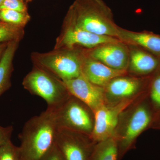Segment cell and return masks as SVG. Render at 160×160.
<instances>
[{"mask_svg": "<svg viewBox=\"0 0 160 160\" xmlns=\"http://www.w3.org/2000/svg\"><path fill=\"white\" fill-rule=\"evenodd\" d=\"M128 70L137 75H147L153 72L159 66V60L150 52L136 46H129Z\"/></svg>", "mask_w": 160, "mask_h": 160, "instance_id": "15", "label": "cell"}, {"mask_svg": "<svg viewBox=\"0 0 160 160\" xmlns=\"http://www.w3.org/2000/svg\"><path fill=\"white\" fill-rule=\"evenodd\" d=\"M86 55L112 69L127 71L129 49L126 44L118 40L104 43L91 49H85Z\"/></svg>", "mask_w": 160, "mask_h": 160, "instance_id": "9", "label": "cell"}, {"mask_svg": "<svg viewBox=\"0 0 160 160\" xmlns=\"http://www.w3.org/2000/svg\"><path fill=\"white\" fill-rule=\"evenodd\" d=\"M42 160H66L61 152L55 146Z\"/></svg>", "mask_w": 160, "mask_h": 160, "instance_id": "24", "label": "cell"}, {"mask_svg": "<svg viewBox=\"0 0 160 160\" xmlns=\"http://www.w3.org/2000/svg\"></svg>", "mask_w": 160, "mask_h": 160, "instance_id": "28", "label": "cell"}, {"mask_svg": "<svg viewBox=\"0 0 160 160\" xmlns=\"http://www.w3.org/2000/svg\"><path fill=\"white\" fill-rule=\"evenodd\" d=\"M8 43H0V59L2 58V55L4 53L5 49L6 48Z\"/></svg>", "mask_w": 160, "mask_h": 160, "instance_id": "25", "label": "cell"}, {"mask_svg": "<svg viewBox=\"0 0 160 160\" xmlns=\"http://www.w3.org/2000/svg\"><path fill=\"white\" fill-rule=\"evenodd\" d=\"M117 139L119 158L131 147L137 138L149 126L152 120L150 110L145 104L139 105L129 113Z\"/></svg>", "mask_w": 160, "mask_h": 160, "instance_id": "8", "label": "cell"}, {"mask_svg": "<svg viewBox=\"0 0 160 160\" xmlns=\"http://www.w3.org/2000/svg\"><path fill=\"white\" fill-rule=\"evenodd\" d=\"M22 85L31 94L42 98L48 107L53 109L58 108L71 95L62 80L36 66L24 78Z\"/></svg>", "mask_w": 160, "mask_h": 160, "instance_id": "4", "label": "cell"}, {"mask_svg": "<svg viewBox=\"0 0 160 160\" xmlns=\"http://www.w3.org/2000/svg\"><path fill=\"white\" fill-rule=\"evenodd\" d=\"M118 142L113 136L96 144L91 160H118Z\"/></svg>", "mask_w": 160, "mask_h": 160, "instance_id": "17", "label": "cell"}, {"mask_svg": "<svg viewBox=\"0 0 160 160\" xmlns=\"http://www.w3.org/2000/svg\"><path fill=\"white\" fill-rule=\"evenodd\" d=\"M3 9L28 12L27 7L23 0H4L0 5V10Z\"/></svg>", "mask_w": 160, "mask_h": 160, "instance_id": "22", "label": "cell"}, {"mask_svg": "<svg viewBox=\"0 0 160 160\" xmlns=\"http://www.w3.org/2000/svg\"><path fill=\"white\" fill-rule=\"evenodd\" d=\"M63 26L117 38L119 27L115 22L111 9L103 0H75L67 12Z\"/></svg>", "mask_w": 160, "mask_h": 160, "instance_id": "2", "label": "cell"}, {"mask_svg": "<svg viewBox=\"0 0 160 160\" xmlns=\"http://www.w3.org/2000/svg\"><path fill=\"white\" fill-rule=\"evenodd\" d=\"M30 19L28 12L11 9L0 10V21L10 25L24 28Z\"/></svg>", "mask_w": 160, "mask_h": 160, "instance_id": "18", "label": "cell"}, {"mask_svg": "<svg viewBox=\"0 0 160 160\" xmlns=\"http://www.w3.org/2000/svg\"><path fill=\"white\" fill-rule=\"evenodd\" d=\"M63 82L70 95L82 101L93 112L106 104L104 87L91 82L82 74Z\"/></svg>", "mask_w": 160, "mask_h": 160, "instance_id": "11", "label": "cell"}, {"mask_svg": "<svg viewBox=\"0 0 160 160\" xmlns=\"http://www.w3.org/2000/svg\"><path fill=\"white\" fill-rule=\"evenodd\" d=\"M118 38L127 46L139 47L160 57V35L148 31L135 32L119 27Z\"/></svg>", "mask_w": 160, "mask_h": 160, "instance_id": "13", "label": "cell"}, {"mask_svg": "<svg viewBox=\"0 0 160 160\" xmlns=\"http://www.w3.org/2000/svg\"><path fill=\"white\" fill-rule=\"evenodd\" d=\"M86 58L85 49L81 48H61L49 52L31 54L34 66L49 72L62 81L75 78L82 74Z\"/></svg>", "mask_w": 160, "mask_h": 160, "instance_id": "3", "label": "cell"}, {"mask_svg": "<svg viewBox=\"0 0 160 160\" xmlns=\"http://www.w3.org/2000/svg\"><path fill=\"white\" fill-rule=\"evenodd\" d=\"M3 1H4V0H0V5H1V4L2 2Z\"/></svg>", "mask_w": 160, "mask_h": 160, "instance_id": "26", "label": "cell"}, {"mask_svg": "<svg viewBox=\"0 0 160 160\" xmlns=\"http://www.w3.org/2000/svg\"><path fill=\"white\" fill-rule=\"evenodd\" d=\"M27 1H31V0H27Z\"/></svg>", "mask_w": 160, "mask_h": 160, "instance_id": "27", "label": "cell"}, {"mask_svg": "<svg viewBox=\"0 0 160 160\" xmlns=\"http://www.w3.org/2000/svg\"><path fill=\"white\" fill-rule=\"evenodd\" d=\"M143 81L139 78L124 76L113 78L105 87L106 99L119 102L131 99L141 90Z\"/></svg>", "mask_w": 160, "mask_h": 160, "instance_id": "12", "label": "cell"}, {"mask_svg": "<svg viewBox=\"0 0 160 160\" xmlns=\"http://www.w3.org/2000/svg\"><path fill=\"white\" fill-rule=\"evenodd\" d=\"M82 72L83 75L89 82L97 86L105 87L112 80L125 75L127 71L112 69L99 61L86 55Z\"/></svg>", "mask_w": 160, "mask_h": 160, "instance_id": "14", "label": "cell"}, {"mask_svg": "<svg viewBox=\"0 0 160 160\" xmlns=\"http://www.w3.org/2000/svg\"><path fill=\"white\" fill-rule=\"evenodd\" d=\"M132 99L101 106L93 112L94 125L90 137L97 143L114 136L122 112L131 104Z\"/></svg>", "mask_w": 160, "mask_h": 160, "instance_id": "7", "label": "cell"}, {"mask_svg": "<svg viewBox=\"0 0 160 160\" xmlns=\"http://www.w3.org/2000/svg\"><path fill=\"white\" fill-rule=\"evenodd\" d=\"M150 98L154 106L160 108V72L156 76L152 82Z\"/></svg>", "mask_w": 160, "mask_h": 160, "instance_id": "21", "label": "cell"}, {"mask_svg": "<svg viewBox=\"0 0 160 160\" xmlns=\"http://www.w3.org/2000/svg\"><path fill=\"white\" fill-rule=\"evenodd\" d=\"M96 143L90 135L59 128L56 145L66 160H91Z\"/></svg>", "mask_w": 160, "mask_h": 160, "instance_id": "6", "label": "cell"}, {"mask_svg": "<svg viewBox=\"0 0 160 160\" xmlns=\"http://www.w3.org/2000/svg\"><path fill=\"white\" fill-rule=\"evenodd\" d=\"M59 127L56 109L47 107L30 118L19 135V160H42L56 145Z\"/></svg>", "mask_w": 160, "mask_h": 160, "instance_id": "1", "label": "cell"}, {"mask_svg": "<svg viewBox=\"0 0 160 160\" xmlns=\"http://www.w3.org/2000/svg\"><path fill=\"white\" fill-rule=\"evenodd\" d=\"M12 130L13 127L12 126L4 127L0 126V146L10 140Z\"/></svg>", "mask_w": 160, "mask_h": 160, "instance_id": "23", "label": "cell"}, {"mask_svg": "<svg viewBox=\"0 0 160 160\" xmlns=\"http://www.w3.org/2000/svg\"><path fill=\"white\" fill-rule=\"evenodd\" d=\"M0 160H19L18 148L9 140L0 146Z\"/></svg>", "mask_w": 160, "mask_h": 160, "instance_id": "20", "label": "cell"}, {"mask_svg": "<svg viewBox=\"0 0 160 160\" xmlns=\"http://www.w3.org/2000/svg\"><path fill=\"white\" fill-rule=\"evenodd\" d=\"M24 28L0 21V43L20 42L24 35Z\"/></svg>", "mask_w": 160, "mask_h": 160, "instance_id": "19", "label": "cell"}, {"mask_svg": "<svg viewBox=\"0 0 160 160\" xmlns=\"http://www.w3.org/2000/svg\"><path fill=\"white\" fill-rule=\"evenodd\" d=\"M19 42L12 41L8 43L0 59V96L11 86L12 62Z\"/></svg>", "mask_w": 160, "mask_h": 160, "instance_id": "16", "label": "cell"}, {"mask_svg": "<svg viewBox=\"0 0 160 160\" xmlns=\"http://www.w3.org/2000/svg\"><path fill=\"white\" fill-rule=\"evenodd\" d=\"M118 40H119L117 38L99 35L75 27L63 26L62 31L57 38L54 49H91L104 43Z\"/></svg>", "mask_w": 160, "mask_h": 160, "instance_id": "10", "label": "cell"}, {"mask_svg": "<svg viewBox=\"0 0 160 160\" xmlns=\"http://www.w3.org/2000/svg\"><path fill=\"white\" fill-rule=\"evenodd\" d=\"M59 128L90 135L94 125L92 110L73 96L70 97L56 109Z\"/></svg>", "mask_w": 160, "mask_h": 160, "instance_id": "5", "label": "cell"}]
</instances>
